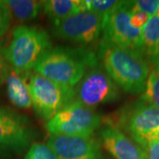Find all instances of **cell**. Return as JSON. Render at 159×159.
I'll return each instance as SVG.
<instances>
[{"label":"cell","mask_w":159,"mask_h":159,"mask_svg":"<svg viewBox=\"0 0 159 159\" xmlns=\"http://www.w3.org/2000/svg\"><path fill=\"white\" fill-rule=\"evenodd\" d=\"M1 152H2V150L0 149V159H1Z\"/></svg>","instance_id":"26"},{"label":"cell","mask_w":159,"mask_h":159,"mask_svg":"<svg viewBox=\"0 0 159 159\" xmlns=\"http://www.w3.org/2000/svg\"><path fill=\"white\" fill-rule=\"evenodd\" d=\"M33 132L24 116L6 107H0V149L20 153L29 147Z\"/></svg>","instance_id":"10"},{"label":"cell","mask_w":159,"mask_h":159,"mask_svg":"<svg viewBox=\"0 0 159 159\" xmlns=\"http://www.w3.org/2000/svg\"><path fill=\"white\" fill-rule=\"evenodd\" d=\"M43 10L53 22H57L83 11V8L81 0H47L43 1Z\"/></svg>","instance_id":"15"},{"label":"cell","mask_w":159,"mask_h":159,"mask_svg":"<svg viewBox=\"0 0 159 159\" xmlns=\"http://www.w3.org/2000/svg\"><path fill=\"white\" fill-rule=\"evenodd\" d=\"M9 70H10V65L8 64L4 57L3 52H2V48L0 47V85L6 82Z\"/></svg>","instance_id":"23"},{"label":"cell","mask_w":159,"mask_h":159,"mask_svg":"<svg viewBox=\"0 0 159 159\" xmlns=\"http://www.w3.org/2000/svg\"><path fill=\"white\" fill-rule=\"evenodd\" d=\"M30 74L10 66L6 80V94L11 104L17 108L29 109L33 106L29 91Z\"/></svg>","instance_id":"13"},{"label":"cell","mask_w":159,"mask_h":159,"mask_svg":"<svg viewBox=\"0 0 159 159\" xmlns=\"http://www.w3.org/2000/svg\"><path fill=\"white\" fill-rule=\"evenodd\" d=\"M11 12V18L19 21L32 20L43 10V1L35 0H4Z\"/></svg>","instance_id":"16"},{"label":"cell","mask_w":159,"mask_h":159,"mask_svg":"<svg viewBox=\"0 0 159 159\" xmlns=\"http://www.w3.org/2000/svg\"><path fill=\"white\" fill-rule=\"evenodd\" d=\"M158 61H159V53H158ZM158 61H157V62H158Z\"/></svg>","instance_id":"27"},{"label":"cell","mask_w":159,"mask_h":159,"mask_svg":"<svg viewBox=\"0 0 159 159\" xmlns=\"http://www.w3.org/2000/svg\"><path fill=\"white\" fill-rule=\"evenodd\" d=\"M98 57L103 70L114 82L130 94H142L149 66L141 52L122 48L102 39Z\"/></svg>","instance_id":"1"},{"label":"cell","mask_w":159,"mask_h":159,"mask_svg":"<svg viewBox=\"0 0 159 159\" xmlns=\"http://www.w3.org/2000/svg\"><path fill=\"white\" fill-rule=\"evenodd\" d=\"M100 137L103 148L115 159H147L145 150L114 125L102 128Z\"/></svg>","instance_id":"12"},{"label":"cell","mask_w":159,"mask_h":159,"mask_svg":"<svg viewBox=\"0 0 159 159\" xmlns=\"http://www.w3.org/2000/svg\"><path fill=\"white\" fill-rule=\"evenodd\" d=\"M131 11H142L149 17L155 16L159 7V0H136L130 1Z\"/></svg>","instance_id":"20"},{"label":"cell","mask_w":159,"mask_h":159,"mask_svg":"<svg viewBox=\"0 0 159 159\" xmlns=\"http://www.w3.org/2000/svg\"><path fill=\"white\" fill-rule=\"evenodd\" d=\"M116 0H81L83 11H91L106 16L119 6Z\"/></svg>","instance_id":"18"},{"label":"cell","mask_w":159,"mask_h":159,"mask_svg":"<svg viewBox=\"0 0 159 159\" xmlns=\"http://www.w3.org/2000/svg\"><path fill=\"white\" fill-rule=\"evenodd\" d=\"M101 125V117L93 111L74 100L60 110L46 124L51 135L91 137Z\"/></svg>","instance_id":"5"},{"label":"cell","mask_w":159,"mask_h":159,"mask_svg":"<svg viewBox=\"0 0 159 159\" xmlns=\"http://www.w3.org/2000/svg\"><path fill=\"white\" fill-rule=\"evenodd\" d=\"M29 91L36 115L49 121L75 100V89L62 85L38 74H30Z\"/></svg>","instance_id":"4"},{"label":"cell","mask_w":159,"mask_h":159,"mask_svg":"<svg viewBox=\"0 0 159 159\" xmlns=\"http://www.w3.org/2000/svg\"><path fill=\"white\" fill-rule=\"evenodd\" d=\"M119 125L146 150L150 142L159 140V109L139 100L120 114Z\"/></svg>","instance_id":"6"},{"label":"cell","mask_w":159,"mask_h":159,"mask_svg":"<svg viewBox=\"0 0 159 159\" xmlns=\"http://www.w3.org/2000/svg\"><path fill=\"white\" fill-rule=\"evenodd\" d=\"M159 53V18L149 17L147 23L142 29V54L149 61H158Z\"/></svg>","instance_id":"14"},{"label":"cell","mask_w":159,"mask_h":159,"mask_svg":"<svg viewBox=\"0 0 159 159\" xmlns=\"http://www.w3.org/2000/svg\"><path fill=\"white\" fill-rule=\"evenodd\" d=\"M51 49V38L45 30L23 25L12 30L11 42L2 48V52L11 67L29 72Z\"/></svg>","instance_id":"3"},{"label":"cell","mask_w":159,"mask_h":159,"mask_svg":"<svg viewBox=\"0 0 159 159\" xmlns=\"http://www.w3.org/2000/svg\"><path fill=\"white\" fill-rule=\"evenodd\" d=\"M145 152L147 159H159V140L150 142Z\"/></svg>","instance_id":"24"},{"label":"cell","mask_w":159,"mask_h":159,"mask_svg":"<svg viewBox=\"0 0 159 159\" xmlns=\"http://www.w3.org/2000/svg\"><path fill=\"white\" fill-rule=\"evenodd\" d=\"M97 66L96 56L80 49L52 48L40 59L34 72L62 85L74 88L83 78L88 67Z\"/></svg>","instance_id":"2"},{"label":"cell","mask_w":159,"mask_h":159,"mask_svg":"<svg viewBox=\"0 0 159 159\" xmlns=\"http://www.w3.org/2000/svg\"><path fill=\"white\" fill-rule=\"evenodd\" d=\"M47 144L57 159H102L101 146L92 137L51 135Z\"/></svg>","instance_id":"11"},{"label":"cell","mask_w":159,"mask_h":159,"mask_svg":"<svg viewBox=\"0 0 159 159\" xmlns=\"http://www.w3.org/2000/svg\"><path fill=\"white\" fill-rule=\"evenodd\" d=\"M11 19V12L5 4L4 0H0V37L4 36L8 31Z\"/></svg>","instance_id":"21"},{"label":"cell","mask_w":159,"mask_h":159,"mask_svg":"<svg viewBox=\"0 0 159 159\" xmlns=\"http://www.w3.org/2000/svg\"><path fill=\"white\" fill-rule=\"evenodd\" d=\"M156 16L159 18V7H158V9H157V13H156Z\"/></svg>","instance_id":"25"},{"label":"cell","mask_w":159,"mask_h":159,"mask_svg":"<svg viewBox=\"0 0 159 159\" xmlns=\"http://www.w3.org/2000/svg\"><path fill=\"white\" fill-rule=\"evenodd\" d=\"M75 89V100L89 108L116 101L119 88L107 73L97 66L86 72Z\"/></svg>","instance_id":"8"},{"label":"cell","mask_w":159,"mask_h":159,"mask_svg":"<svg viewBox=\"0 0 159 159\" xmlns=\"http://www.w3.org/2000/svg\"><path fill=\"white\" fill-rule=\"evenodd\" d=\"M130 1L119 5L104 18L102 39L111 43L142 53V29L131 24Z\"/></svg>","instance_id":"7"},{"label":"cell","mask_w":159,"mask_h":159,"mask_svg":"<svg viewBox=\"0 0 159 159\" xmlns=\"http://www.w3.org/2000/svg\"><path fill=\"white\" fill-rule=\"evenodd\" d=\"M140 100L159 109V61L154 63L149 70L145 89Z\"/></svg>","instance_id":"17"},{"label":"cell","mask_w":159,"mask_h":159,"mask_svg":"<svg viewBox=\"0 0 159 159\" xmlns=\"http://www.w3.org/2000/svg\"><path fill=\"white\" fill-rule=\"evenodd\" d=\"M149 19L147 13L142 11H133L131 14V24L136 29H142Z\"/></svg>","instance_id":"22"},{"label":"cell","mask_w":159,"mask_h":159,"mask_svg":"<svg viewBox=\"0 0 159 159\" xmlns=\"http://www.w3.org/2000/svg\"><path fill=\"white\" fill-rule=\"evenodd\" d=\"M105 16L91 11H80L53 22L52 32L58 38L81 44L96 42L102 32Z\"/></svg>","instance_id":"9"},{"label":"cell","mask_w":159,"mask_h":159,"mask_svg":"<svg viewBox=\"0 0 159 159\" xmlns=\"http://www.w3.org/2000/svg\"><path fill=\"white\" fill-rule=\"evenodd\" d=\"M24 159H57V157L48 144L33 142L28 149Z\"/></svg>","instance_id":"19"}]
</instances>
